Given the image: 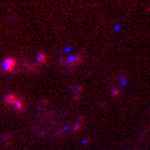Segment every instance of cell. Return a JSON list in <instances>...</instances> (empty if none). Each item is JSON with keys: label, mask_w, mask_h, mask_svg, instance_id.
<instances>
[{"label": "cell", "mask_w": 150, "mask_h": 150, "mask_svg": "<svg viewBox=\"0 0 150 150\" xmlns=\"http://www.w3.org/2000/svg\"><path fill=\"white\" fill-rule=\"evenodd\" d=\"M15 68H16V60L14 58H5L4 59V61H3V69L6 73L14 71Z\"/></svg>", "instance_id": "cell-1"}, {"label": "cell", "mask_w": 150, "mask_h": 150, "mask_svg": "<svg viewBox=\"0 0 150 150\" xmlns=\"http://www.w3.org/2000/svg\"><path fill=\"white\" fill-rule=\"evenodd\" d=\"M18 99H19V96L15 95V94H8V95L4 98V103H5L6 105H13Z\"/></svg>", "instance_id": "cell-2"}, {"label": "cell", "mask_w": 150, "mask_h": 150, "mask_svg": "<svg viewBox=\"0 0 150 150\" xmlns=\"http://www.w3.org/2000/svg\"><path fill=\"white\" fill-rule=\"evenodd\" d=\"M36 60H38V63H46V55H45V54H43V53L38 54Z\"/></svg>", "instance_id": "cell-3"}]
</instances>
